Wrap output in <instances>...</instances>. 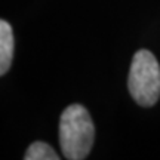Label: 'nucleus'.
I'll return each instance as SVG.
<instances>
[{
  "label": "nucleus",
  "mask_w": 160,
  "mask_h": 160,
  "mask_svg": "<svg viewBox=\"0 0 160 160\" xmlns=\"http://www.w3.org/2000/svg\"><path fill=\"white\" fill-rule=\"evenodd\" d=\"M13 58V31L11 24L0 19V76L8 73Z\"/></svg>",
  "instance_id": "obj_3"
},
{
  "label": "nucleus",
  "mask_w": 160,
  "mask_h": 160,
  "mask_svg": "<svg viewBox=\"0 0 160 160\" xmlns=\"http://www.w3.org/2000/svg\"><path fill=\"white\" fill-rule=\"evenodd\" d=\"M95 141V126L89 111L79 104L68 105L59 120V145L65 159L83 160Z\"/></svg>",
  "instance_id": "obj_1"
},
{
  "label": "nucleus",
  "mask_w": 160,
  "mask_h": 160,
  "mask_svg": "<svg viewBox=\"0 0 160 160\" xmlns=\"http://www.w3.org/2000/svg\"><path fill=\"white\" fill-rule=\"evenodd\" d=\"M25 160H58L59 156L51 145L42 142V141H36L27 148V153L24 156Z\"/></svg>",
  "instance_id": "obj_4"
},
{
  "label": "nucleus",
  "mask_w": 160,
  "mask_h": 160,
  "mask_svg": "<svg viewBox=\"0 0 160 160\" xmlns=\"http://www.w3.org/2000/svg\"><path fill=\"white\" fill-rule=\"evenodd\" d=\"M128 88L132 98L142 107H151L160 97V65L150 51L141 49L132 59Z\"/></svg>",
  "instance_id": "obj_2"
}]
</instances>
